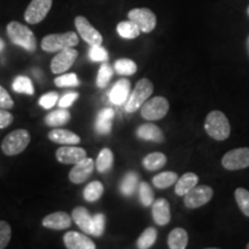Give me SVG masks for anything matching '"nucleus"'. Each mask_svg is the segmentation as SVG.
<instances>
[{
  "label": "nucleus",
  "mask_w": 249,
  "mask_h": 249,
  "mask_svg": "<svg viewBox=\"0 0 249 249\" xmlns=\"http://www.w3.org/2000/svg\"><path fill=\"white\" fill-rule=\"evenodd\" d=\"M204 129L210 138L217 141H224L231 134V124L223 112L213 111L207 116Z\"/></svg>",
  "instance_id": "obj_1"
},
{
  "label": "nucleus",
  "mask_w": 249,
  "mask_h": 249,
  "mask_svg": "<svg viewBox=\"0 0 249 249\" xmlns=\"http://www.w3.org/2000/svg\"><path fill=\"white\" fill-rule=\"evenodd\" d=\"M6 29H7V35L12 43L21 46L29 52L35 51L37 48L36 37L27 26L18 22V21H12L8 23Z\"/></svg>",
  "instance_id": "obj_2"
},
{
  "label": "nucleus",
  "mask_w": 249,
  "mask_h": 249,
  "mask_svg": "<svg viewBox=\"0 0 249 249\" xmlns=\"http://www.w3.org/2000/svg\"><path fill=\"white\" fill-rule=\"evenodd\" d=\"M152 92H154V85H152L151 81L148 79H141L136 83L133 92L130 93L128 99H127L124 110L128 113L138 111L148 101Z\"/></svg>",
  "instance_id": "obj_3"
},
{
  "label": "nucleus",
  "mask_w": 249,
  "mask_h": 249,
  "mask_svg": "<svg viewBox=\"0 0 249 249\" xmlns=\"http://www.w3.org/2000/svg\"><path fill=\"white\" fill-rule=\"evenodd\" d=\"M79 44V36L74 31L64 34H51L42 39V49L46 52H57L64 49L74 48Z\"/></svg>",
  "instance_id": "obj_4"
},
{
  "label": "nucleus",
  "mask_w": 249,
  "mask_h": 249,
  "mask_svg": "<svg viewBox=\"0 0 249 249\" xmlns=\"http://www.w3.org/2000/svg\"><path fill=\"white\" fill-rule=\"evenodd\" d=\"M30 142V134L26 129H17L8 134L1 143L5 155L15 156L21 154Z\"/></svg>",
  "instance_id": "obj_5"
},
{
  "label": "nucleus",
  "mask_w": 249,
  "mask_h": 249,
  "mask_svg": "<svg viewBox=\"0 0 249 249\" xmlns=\"http://www.w3.org/2000/svg\"><path fill=\"white\" fill-rule=\"evenodd\" d=\"M169 101L163 96H156L154 98L148 99L141 107V116L143 119L155 121L163 119L169 112Z\"/></svg>",
  "instance_id": "obj_6"
},
{
  "label": "nucleus",
  "mask_w": 249,
  "mask_h": 249,
  "mask_svg": "<svg viewBox=\"0 0 249 249\" xmlns=\"http://www.w3.org/2000/svg\"><path fill=\"white\" fill-rule=\"evenodd\" d=\"M223 166L229 171H238L249 167V148H238L224 155Z\"/></svg>",
  "instance_id": "obj_7"
},
{
  "label": "nucleus",
  "mask_w": 249,
  "mask_h": 249,
  "mask_svg": "<svg viewBox=\"0 0 249 249\" xmlns=\"http://www.w3.org/2000/svg\"><path fill=\"white\" fill-rule=\"evenodd\" d=\"M213 196V188L209 186H195L183 196V203L189 209H196L207 204Z\"/></svg>",
  "instance_id": "obj_8"
},
{
  "label": "nucleus",
  "mask_w": 249,
  "mask_h": 249,
  "mask_svg": "<svg viewBox=\"0 0 249 249\" xmlns=\"http://www.w3.org/2000/svg\"><path fill=\"white\" fill-rule=\"evenodd\" d=\"M128 18L145 34L151 33L157 24V18L149 8H134L128 12Z\"/></svg>",
  "instance_id": "obj_9"
},
{
  "label": "nucleus",
  "mask_w": 249,
  "mask_h": 249,
  "mask_svg": "<svg viewBox=\"0 0 249 249\" xmlns=\"http://www.w3.org/2000/svg\"><path fill=\"white\" fill-rule=\"evenodd\" d=\"M52 1L53 0H31L24 12V20L27 23L37 24L42 22L52 7Z\"/></svg>",
  "instance_id": "obj_10"
},
{
  "label": "nucleus",
  "mask_w": 249,
  "mask_h": 249,
  "mask_svg": "<svg viewBox=\"0 0 249 249\" xmlns=\"http://www.w3.org/2000/svg\"><path fill=\"white\" fill-rule=\"evenodd\" d=\"M75 27L79 35L82 37V39L86 43H88L90 46L92 45H102L103 36L96 28L92 27V24L89 22L88 18L85 17H76L75 18Z\"/></svg>",
  "instance_id": "obj_11"
},
{
  "label": "nucleus",
  "mask_w": 249,
  "mask_h": 249,
  "mask_svg": "<svg viewBox=\"0 0 249 249\" xmlns=\"http://www.w3.org/2000/svg\"><path fill=\"white\" fill-rule=\"evenodd\" d=\"M79 52L75 49L68 48L61 50L51 61V71L54 74H61L73 66Z\"/></svg>",
  "instance_id": "obj_12"
},
{
  "label": "nucleus",
  "mask_w": 249,
  "mask_h": 249,
  "mask_svg": "<svg viewBox=\"0 0 249 249\" xmlns=\"http://www.w3.org/2000/svg\"><path fill=\"white\" fill-rule=\"evenodd\" d=\"M55 158L61 164H76L87 158V151L85 149L74 147V145H65L55 151Z\"/></svg>",
  "instance_id": "obj_13"
},
{
  "label": "nucleus",
  "mask_w": 249,
  "mask_h": 249,
  "mask_svg": "<svg viewBox=\"0 0 249 249\" xmlns=\"http://www.w3.org/2000/svg\"><path fill=\"white\" fill-rule=\"evenodd\" d=\"M93 166H95V161L88 157L79 161V163L74 164L73 169L70 172V180L73 183H77V185L85 182L91 177Z\"/></svg>",
  "instance_id": "obj_14"
},
{
  "label": "nucleus",
  "mask_w": 249,
  "mask_h": 249,
  "mask_svg": "<svg viewBox=\"0 0 249 249\" xmlns=\"http://www.w3.org/2000/svg\"><path fill=\"white\" fill-rule=\"evenodd\" d=\"M65 246L68 249H95L96 245L91 239L79 232H67L64 235Z\"/></svg>",
  "instance_id": "obj_15"
},
{
  "label": "nucleus",
  "mask_w": 249,
  "mask_h": 249,
  "mask_svg": "<svg viewBox=\"0 0 249 249\" xmlns=\"http://www.w3.org/2000/svg\"><path fill=\"white\" fill-rule=\"evenodd\" d=\"M152 217L155 223L160 226H165L171 222V210L169 201L165 198H157L152 203Z\"/></svg>",
  "instance_id": "obj_16"
},
{
  "label": "nucleus",
  "mask_w": 249,
  "mask_h": 249,
  "mask_svg": "<svg viewBox=\"0 0 249 249\" xmlns=\"http://www.w3.org/2000/svg\"><path fill=\"white\" fill-rule=\"evenodd\" d=\"M43 226L51 230H65L71 225V217L64 211L50 213L42 220Z\"/></svg>",
  "instance_id": "obj_17"
},
{
  "label": "nucleus",
  "mask_w": 249,
  "mask_h": 249,
  "mask_svg": "<svg viewBox=\"0 0 249 249\" xmlns=\"http://www.w3.org/2000/svg\"><path fill=\"white\" fill-rule=\"evenodd\" d=\"M129 91L130 82L127 79H121L111 89L108 97H110V101L114 105H121L127 102V99L129 97Z\"/></svg>",
  "instance_id": "obj_18"
},
{
  "label": "nucleus",
  "mask_w": 249,
  "mask_h": 249,
  "mask_svg": "<svg viewBox=\"0 0 249 249\" xmlns=\"http://www.w3.org/2000/svg\"><path fill=\"white\" fill-rule=\"evenodd\" d=\"M136 135L140 139L145 140V141H152L156 143L164 142V134L158 126L154 124H141L136 130Z\"/></svg>",
  "instance_id": "obj_19"
},
{
  "label": "nucleus",
  "mask_w": 249,
  "mask_h": 249,
  "mask_svg": "<svg viewBox=\"0 0 249 249\" xmlns=\"http://www.w3.org/2000/svg\"><path fill=\"white\" fill-rule=\"evenodd\" d=\"M71 217H73V220L75 222L76 225L79 226L83 232L87 233V234H92V217L86 208L76 207L75 209L73 210Z\"/></svg>",
  "instance_id": "obj_20"
},
{
  "label": "nucleus",
  "mask_w": 249,
  "mask_h": 249,
  "mask_svg": "<svg viewBox=\"0 0 249 249\" xmlns=\"http://www.w3.org/2000/svg\"><path fill=\"white\" fill-rule=\"evenodd\" d=\"M49 139L54 143L65 145H75L81 142V138L77 134L67 129H53L49 133Z\"/></svg>",
  "instance_id": "obj_21"
},
{
  "label": "nucleus",
  "mask_w": 249,
  "mask_h": 249,
  "mask_svg": "<svg viewBox=\"0 0 249 249\" xmlns=\"http://www.w3.org/2000/svg\"><path fill=\"white\" fill-rule=\"evenodd\" d=\"M198 182V177L193 172H187L183 174L181 178L178 179V181L176 182V192L177 195L179 196H185L191 189L194 188L195 186H197Z\"/></svg>",
  "instance_id": "obj_22"
},
{
  "label": "nucleus",
  "mask_w": 249,
  "mask_h": 249,
  "mask_svg": "<svg viewBox=\"0 0 249 249\" xmlns=\"http://www.w3.org/2000/svg\"><path fill=\"white\" fill-rule=\"evenodd\" d=\"M167 245L171 249H185L188 245V233L181 227L172 230L167 239Z\"/></svg>",
  "instance_id": "obj_23"
},
{
  "label": "nucleus",
  "mask_w": 249,
  "mask_h": 249,
  "mask_svg": "<svg viewBox=\"0 0 249 249\" xmlns=\"http://www.w3.org/2000/svg\"><path fill=\"white\" fill-rule=\"evenodd\" d=\"M114 117V111L112 108H104L98 113L96 119V130L99 134H108L112 129V120Z\"/></svg>",
  "instance_id": "obj_24"
},
{
  "label": "nucleus",
  "mask_w": 249,
  "mask_h": 249,
  "mask_svg": "<svg viewBox=\"0 0 249 249\" xmlns=\"http://www.w3.org/2000/svg\"><path fill=\"white\" fill-rule=\"evenodd\" d=\"M167 161V158L166 156H165L163 152H151V154H149L145 156L144 158H143V167H144L147 171H157V170H160L163 169L165 166V164H166Z\"/></svg>",
  "instance_id": "obj_25"
},
{
  "label": "nucleus",
  "mask_w": 249,
  "mask_h": 249,
  "mask_svg": "<svg viewBox=\"0 0 249 249\" xmlns=\"http://www.w3.org/2000/svg\"><path fill=\"white\" fill-rule=\"evenodd\" d=\"M117 33L120 37H123L124 39H134L136 37H139L140 28L136 26V23H134L133 21H123L119 22L117 26Z\"/></svg>",
  "instance_id": "obj_26"
},
{
  "label": "nucleus",
  "mask_w": 249,
  "mask_h": 249,
  "mask_svg": "<svg viewBox=\"0 0 249 249\" xmlns=\"http://www.w3.org/2000/svg\"><path fill=\"white\" fill-rule=\"evenodd\" d=\"M113 165V154L108 148L102 149L99 152L97 160H96V167L99 173H105L112 169Z\"/></svg>",
  "instance_id": "obj_27"
},
{
  "label": "nucleus",
  "mask_w": 249,
  "mask_h": 249,
  "mask_svg": "<svg viewBox=\"0 0 249 249\" xmlns=\"http://www.w3.org/2000/svg\"><path fill=\"white\" fill-rule=\"evenodd\" d=\"M178 179L179 177L176 172H163L154 177V179H152V183H154L156 188L164 189V188H169V187L173 186L174 183L178 181Z\"/></svg>",
  "instance_id": "obj_28"
},
{
  "label": "nucleus",
  "mask_w": 249,
  "mask_h": 249,
  "mask_svg": "<svg viewBox=\"0 0 249 249\" xmlns=\"http://www.w3.org/2000/svg\"><path fill=\"white\" fill-rule=\"evenodd\" d=\"M71 119V113L65 108H60V110H55L51 113L48 114V117L45 118V123L48 126L52 127H58L61 124H67Z\"/></svg>",
  "instance_id": "obj_29"
},
{
  "label": "nucleus",
  "mask_w": 249,
  "mask_h": 249,
  "mask_svg": "<svg viewBox=\"0 0 249 249\" xmlns=\"http://www.w3.org/2000/svg\"><path fill=\"white\" fill-rule=\"evenodd\" d=\"M139 176L135 172H129L124 177L123 181L120 183V192L124 196H130L138 189Z\"/></svg>",
  "instance_id": "obj_30"
},
{
  "label": "nucleus",
  "mask_w": 249,
  "mask_h": 249,
  "mask_svg": "<svg viewBox=\"0 0 249 249\" xmlns=\"http://www.w3.org/2000/svg\"><path fill=\"white\" fill-rule=\"evenodd\" d=\"M103 192H104V186H103V183L99 181H92L90 182L85 188V191H83V197H85V200L88 202H95L97 201L98 198H101Z\"/></svg>",
  "instance_id": "obj_31"
},
{
  "label": "nucleus",
  "mask_w": 249,
  "mask_h": 249,
  "mask_svg": "<svg viewBox=\"0 0 249 249\" xmlns=\"http://www.w3.org/2000/svg\"><path fill=\"white\" fill-rule=\"evenodd\" d=\"M114 70L118 74L124 76H129L136 73L138 71V66L132 59H119L114 64Z\"/></svg>",
  "instance_id": "obj_32"
},
{
  "label": "nucleus",
  "mask_w": 249,
  "mask_h": 249,
  "mask_svg": "<svg viewBox=\"0 0 249 249\" xmlns=\"http://www.w3.org/2000/svg\"><path fill=\"white\" fill-rule=\"evenodd\" d=\"M156 239H157V231H156L154 227H148L140 235L138 242H136V246L140 249H148L155 244Z\"/></svg>",
  "instance_id": "obj_33"
},
{
  "label": "nucleus",
  "mask_w": 249,
  "mask_h": 249,
  "mask_svg": "<svg viewBox=\"0 0 249 249\" xmlns=\"http://www.w3.org/2000/svg\"><path fill=\"white\" fill-rule=\"evenodd\" d=\"M13 90L18 93H27V95H33L35 89H34L33 82L29 77L27 76H18L13 81Z\"/></svg>",
  "instance_id": "obj_34"
},
{
  "label": "nucleus",
  "mask_w": 249,
  "mask_h": 249,
  "mask_svg": "<svg viewBox=\"0 0 249 249\" xmlns=\"http://www.w3.org/2000/svg\"><path fill=\"white\" fill-rule=\"evenodd\" d=\"M112 75H113V70H112L110 65L107 64V61H105L98 71L97 81H96L98 88H105V87L108 85V82L111 81Z\"/></svg>",
  "instance_id": "obj_35"
},
{
  "label": "nucleus",
  "mask_w": 249,
  "mask_h": 249,
  "mask_svg": "<svg viewBox=\"0 0 249 249\" xmlns=\"http://www.w3.org/2000/svg\"><path fill=\"white\" fill-rule=\"evenodd\" d=\"M140 201L144 207H150L155 201V195L152 192L151 187L147 182H141L139 186Z\"/></svg>",
  "instance_id": "obj_36"
},
{
  "label": "nucleus",
  "mask_w": 249,
  "mask_h": 249,
  "mask_svg": "<svg viewBox=\"0 0 249 249\" xmlns=\"http://www.w3.org/2000/svg\"><path fill=\"white\" fill-rule=\"evenodd\" d=\"M235 201L244 214L249 217V192L245 188L235 189Z\"/></svg>",
  "instance_id": "obj_37"
},
{
  "label": "nucleus",
  "mask_w": 249,
  "mask_h": 249,
  "mask_svg": "<svg viewBox=\"0 0 249 249\" xmlns=\"http://www.w3.org/2000/svg\"><path fill=\"white\" fill-rule=\"evenodd\" d=\"M89 58L95 62H105L108 59V53L102 45H92L89 50Z\"/></svg>",
  "instance_id": "obj_38"
},
{
  "label": "nucleus",
  "mask_w": 249,
  "mask_h": 249,
  "mask_svg": "<svg viewBox=\"0 0 249 249\" xmlns=\"http://www.w3.org/2000/svg\"><path fill=\"white\" fill-rule=\"evenodd\" d=\"M54 83L57 87L64 88V87H77L80 85V81L77 79L76 74L70 73V74H64V75L57 77L54 80Z\"/></svg>",
  "instance_id": "obj_39"
},
{
  "label": "nucleus",
  "mask_w": 249,
  "mask_h": 249,
  "mask_svg": "<svg viewBox=\"0 0 249 249\" xmlns=\"http://www.w3.org/2000/svg\"><path fill=\"white\" fill-rule=\"evenodd\" d=\"M12 236V229L8 223L1 220L0 222V249H4L7 247V245L11 241Z\"/></svg>",
  "instance_id": "obj_40"
},
{
  "label": "nucleus",
  "mask_w": 249,
  "mask_h": 249,
  "mask_svg": "<svg viewBox=\"0 0 249 249\" xmlns=\"http://www.w3.org/2000/svg\"><path fill=\"white\" fill-rule=\"evenodd\" d=\"M92 235L101 236L105 230V216L103 213H96L92 216Z\"/></svg>",
  "instance_id": "obj_41"
},
{
  "label": "nucleus",
  "mask_w": 249,
  "mask_h": 249,
  "mask_svg": "<svg viewBox=\"0 0 249 249\" xmlns=\"http://www.w3.org/2000/svg\"><path fill=\"white\" fill-rule=\"evenodd\" d=\"M58 101V93L54 91H51L46 95H43L42 97L39 98V105L43 108H51Z\"/></svg>",
  "instance_id": "obj_42"
},
{
  "label": "nucleus",
  "mask_w": 249,
  "mask_h": 249,
  "mask_svg": "<svg viewBox=\"0 0 249 249\" xmlns=\"http://www.w3.org/2000/svg\"><path fill=\"white\" fill-rule=\"evenodd\" d=\"M13 107H14L13 99H12L11 96H9V93L6 91V89L0 86V108L8 110V108H12Z\"/></svg>",
  "instance_id": "obj_43"
},
{
  "label": "nucleus",
  "mask_w": 249,
  "mask_h": 249,
  "mask_svg": "<svg viewBox=\"0 0 249 249\" xmlns=\"http://www.w3.org/2000/svg\"><path fill=\"white\" fill-rule=\"evenodd\" d=\"M77 98H79V93L77 92H68L60 98V101H59V107L61 108L70 107Z\"/></svg>",
  "instance_id": "obj_44"
},
{
  "label": "nucleus",
  "mask_w": 249,
  "mask_h": 249,
  "mask_svg": "<svg viewBox=\"0 0 249 249\" xmlns=\"http://www.w3.org/2000/svg\"><path fill=\"white\" fill-rule=\"evenodd\" d=\"M14 117L11 112L6 111L5 108H0V128H6L13 123Z\"/></svg>",
  "instance_id": "obj_45"
},
{
  "label": "nucleus",
  "mask_w": 249,
  "mask_h": 249,
  "mask_svg": "<svg viewBox=\"0 0 249 249\" xmlns=\"http://www.w3.org/2000/svg\"><path fill=\"white\" fill-rule=\"evenodd\" d=\"M4 49H5V43H4V40L0 39V52H1Z\"/></svg>",
  "instance_id": "obj_46"
},
{
  "label": "nucleus",
  "mask_w": 249,
  "mask_h": 249,
  "mask_svg": "<svg viewBox=\"0 0 249 249\" xmlns=\"http://www.w3.org/2000/svg\"><path fill=\"white\" fill-rule=\"evenodd\" d=\"M246 46H247V52H248V54H249V36H248V38H247V43H246Z\"/></svg>",
  "instance_id": "obj_47"
},
{
  "label": "nucleus",
  "mask_w": 249,
  "mask_h": 249,
  "mask_svg": "<svg viewBox=\"0 0 249 249\" xmlns=\"http://www.w3.org/2000/svg\"><path fill=\"white\" fill-rule=\"evenodd\" d=\"M247 14H248V17H249V6H248V8H247Z\"/></svg>",
  "instance_id": "obj_48"
},
{
  "label": "nucleus",
  "mask_w": 249,
  "mask_h": 249,
  "mask_svg": "<svg viewBox=\"0 0 249 249\" xmlns=\"http://www.w3.org/2000/svg\"><path fill=\"white\" fill-rule=\"evenodd\" d=\"M247 249H249V244L247 245Z\"/></svg>",
  "instance_id": "obj_49"
}]
</instances>
